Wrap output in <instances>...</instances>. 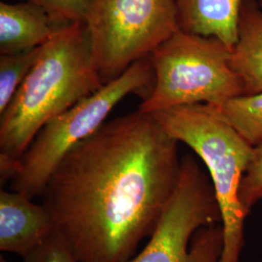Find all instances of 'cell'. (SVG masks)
<instances>
[{"label": "cell", "instance_id": "cell-12", "mask_svg": "<svg viewBox=\"0 0 262 262\" xmlns=\"http://www.w3.org/2000/svg\"><path fill=\"white\" fill-rule=\"evenodd\" d=\"M216 109L253 148L261 144L262 92L231 98Z\"/></svg>", "mask_w": 262, "mask_h": 262}, {"label": "cell", "instance_id": "cell-11", "mask_svg": "<svg viewBox=\"0 0 262 262\" xmlns=\"http://www.w3.org/2000/svg\"><path fill=\"white\" fill-rule=\"evenodd\" d=\"M231 66L243 84L244 95L262 92V8L257 0H243Z\"/></svg>", "mask_w": 262, "mask_h": 262}, {"label": "cell", "instance_id": "cell-6", "mask_svg": "<svg viewBox=\"0 0 262 262\" xmlns=\"http://www.w3.org/2000/svg\"><path fill=\"white\" fill-rule=\"evenodd\" d=\"M85 25L103 84L180 29L176 0H94Z\"/></svg>", "mask_w": 262, "mask_h": 262}, {"label": "cell", "instance_id": "cell-10", "mask_svg": "<svg viewBox=\"0 0 262 262\" xmlns=\"http://www.w3.org/2000/svg\"><path fill=\"white\" fill-rule=\"evenodd\" d=\"M243 0H176L179 28L215 37L232 49L237 41Z\"/></svg>", "mask_w": 262, "mask_h": 262}, {"label": "cell", "instance_id": "cell-16", "mask_svg": "<svg viewBox=\"0 0 262 262\" xmlns=\"http://www.w3.org/2000/svg\"><path fill=\"white\" fill-rule=\"evenodd\" d=\"M224 247L222 225L203 227L194 235L191 245L189 262H219Z\"/></svg>", "mask_w": 262, "mask_h": 262}, {"label": "cell", "instance_id": "cell-17", "mask_svg": "<svg viewBox=\"0 0 262 262\" xmlns=\"http://www.w3.org/2000/svg\"><path fill=\"white\" fill-rule=\"evenodd\" d=\"M23 258V262H79L56 229L38 248Z\"/></svg>", "mask_w": 262, "mask_h": 262}, {"label": "cell", "instance_id": "cell-15", "mask_svg": "<svg viewBox=\"0 0 262 262\" xmlns=\"http://www.w3.org/2000/svg\"><path fill=\"white\" fill-rule=\"evenodd\" d=\"M239 198L248 215L262 200V143L253 148L252 158L241 182Z\"/></svg>", "mask_w": 262, "mask_h": 262}, {"label": "cell", "instance_id": "cell-4", "mask_svg": "<svg viewBox=\"0 0 262 262\" xmlns=\"http://www.w3.org/2000/svg\"><path fill=\"white\" fill-rule=\"evenodd\" d=\"M231 50L217 38L179 29L149 56L155 81L138 110L152 114L192 104L220 107L244 95L231 66Z\"/></svg>", "mask_w": 262, "mask_h": 262}, {"label": "cell", "instance_id": "cell-9", "mask_svg": "<svg viewBox=\"0 0 262 262\" xmlns=\"http://www.w3.org/2000/svg\"><path fill=\"white\" fill-rule=\"evenodd\" d=\"M61 27L40 5L27 2L0 3V54L10 55L42 47Z\"/></svg>", "mask_w": 262, "mask_h": 262}, {"label": "cell", "instance_id": "cell-8", "mask_svg": "<svg viewBox=\"0 0 262 262\" xmlns=\"http://www.w3.org/2000/svg\"><path fill=\"white\" fill-rule=\"evenodd\" d=\"M56 227L47 208L14 190L0 191V250L25 257Z\"/></svg>", "mask_w": 262, "mask_h": 262}, {"label": "cell", "instance_id": "cell-1", "mask_svg": "<svg viewBox=\"0 0 262 262\" xmlns=\"http://www.w3.org/2000/svg\"><path fill=\"white\" fill-rule=\"evenodd\" d=\"M180 142L152 114L105 122L61 159L43 205L79 262H128L176 187Z\"/></svg>", "mask_w": 262, "mask_h": 262}, {"label": "cell", "instance_id": "cell-14", "mask_svg": "<svg viewBox=\"0 0 262 262\" xmlns=\"http://www.w3.org/2000/svg\"><path fill=\"white\" fill-rule=\"evenodd\" d=\"M45 10L58 27L85 23L94 0H30Z\"/></svg>", "mask_w": 262, "mask_h": 262}, {"label": "cell", "instance_id": "cell-2", "mask_svg": "<svg viewBox=\"0 0 262 262\" xmlns=\"http://www.w3.org/2000/svg\"><path fill=\"white\" fill-rule=\"evenodd\" d=\"M103 84L85 23L58 28L0 114V157L20 160L49 121Z\"/></svg>", "mask_w": 262, "mask_h": 262}, {"label": "cell", "instance_id": "cell-5", "mask_svg": "<svg viewBox=\"0 0 262 262\" xmlns=\"http://www.w3.org/2000/svg\"><path fill=\"white\" fill-rule=\"evenodd\" d=\"M154 81V69L148 56L49 121L20 159L19 173L11 182V189L29 198L41 195L66 154L102 126L109 114L125 96L144 92L147 96Z\"/></svg>", "mask_w": 262, "mask_h": 262}, {"label": "cell", "instance_id": "cell-18", "mask_svg": "<svg viewBox=\"0 0 262 262\" xmlns=\"http://www.w3.org/2000/svg\"><path fill=\"white\" fill-rule=\"evenodd\" d=\"M257 2H258V4H259V6L262 8V0H257Z\"/></svg>", "mask_w": 262, "mask_h": 262}, {"label": "cell", "instance_id": "cell-3", "mask_svg": "<svg viewBox=\"0 0 262 262\" xmlns=\"http://www.w3.org/2000/svg\"><path fill=\"white\" fill-rule=\"evenodd\" d=\"M161 126L203 161L221 211L224 247L219 262H240L248 216L239 198L253 147L235 130L216 107L208 104L178 106L152 113Z\"/></svg>", "mask_w": 262, "mask_h": 262}, {"label": "cell", "instance_id": "cell-13", "mask_svg": "<svg viewBox=\"0 0 262 262\" xmlns=\"http://www.w3.org/2000/svg\"><path fill=\"white\" fill-rule=\"evenodd\" d=\"M42 47L0 56V114L5 111L20 84L28 77Z\"/></svg>", "mask_w": 262, "mask_h": 262}, {"label": "cell", "instance_id": "cell-19", "mask_svg": "<svg viewBox=\"0 0 262 262\" xmlns=\"http://www.w3.org/2000/svg\"><path fill=\"white\" fill-rule=\"evenodd\" d=\"M1 262H6V260H5V259H3V258H1Z\"/></svg>", "mask_w": 262, "mask_h": 262}, {"label": "cell", "instance_id": "cell-7", "mask_svg": "<svg viewBox=\"0 0 262 262\" xmlns=\"http://www.w3.org/2000/svg\"><path fill=\"white\" fill-rule=\"evenodd\" d=\"M221 223L211 179L196 159L187 155L181 159L176 187L150 240L128 262H189L197 231Z\"/></svg>", "mask_w": 262, "mask_h": 262}]
</instances>
